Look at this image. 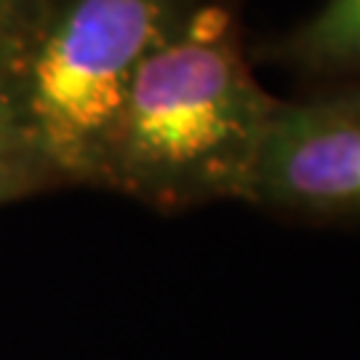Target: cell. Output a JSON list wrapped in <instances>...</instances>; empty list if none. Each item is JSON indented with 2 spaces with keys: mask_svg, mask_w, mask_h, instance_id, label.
<instances>
[{
  "mask_svg": "<svg viewBox=\"0 0 360 360\" xmlns=\"http://www.w3.org/2000/svg\"><path fill=\"white\" fill-rule=\"evenodd\" d=\"M342 91H347L349 96H355V99H360V77H358V80H352L349 86H342Z\"/></svg>",
  "mask_w": 360,
  "mask_h": 360,
  "instance_id": "7",
  "label": "cell"
},
{
  "mask_svg": "<svg viewBox=\"0 0 360 360\" xmlns=\"http://www.w3.org/2000/svg\"><path fill=\"white\" fill-rule=\"evenodd\" d=\"M206 0H46L3 102L59 190H94L131 80Z\"/></svg>",
  "mask_w": 360,
  "mask_h": 360,
  "instance_id": "2",
  "label": "cell"
},
{
  "mask_svg": "<svg viewBox=\"0 0 360 360\" xmlns=\"http://www.w3.org/2000/svg\"><path fill=\"white\" fill-rule=\"evenodd\" d=\"M46 0H0V99L35 35Z\"/></svg>",
  "mask_w": 360,
  "mask_h": 360,
  "instance_id": "6",
  "label": "cell"
},
{
  "mask_svg": "<svg viewBox=\"0 0 360 360\" xmlns=\"http://www.w3.org/2000/svg\"><path fill=\"white\" fill-rule=\"evenodd\" d=\"M281 99L254 75L227 0H206L131 80L94 190L160 214L238 200Z\"/></svg>",
  "mask_w": 360,
  "mask_h": 360,
  "instance_id": "1",
  "label": "cell"
},
{
  "mask_svg": "<svg viewBox=\"0 0 360 360\" xmlns=\"http://www.w3.org/2000/svg\"><path fill=\"white\" fill-rule=\"evenodd\" d=\"M56 190L59 184L51 168L43 163L8 104L0 99V208Z\"/></svg>",
  "mask_w": 360,
  "mask_h": 360,
  "instance_id": "5",
  "label": "cell"
},
{
  "mask_svg": "<svg viewBox=\"0 0 360 360\" xmlns=\"http://www.w3.org/2000/svg\"><path fill=\"white\" fill-rule=\"evenodd\" d=\"M243 203L304 224H360V99L342 89L281 99Z\"/></svg>",
  "mask_w": 360,
  "mask_h": 360,
  "instance_id": "3",
  "label": "cell"
},
{
  "mask_svg": "<svg viewBox=\"0 0 360 360\" xmlns=\"http://www.w3.org/2000/svg\"><path fill=\"white\" fill-rule=\"evenodd\" d=\"M315 77H360V0H323L307 22L270 40L259 56Z\"/></svg>",
  "mask_w": 360,
  "mask_h": 360,
  "instance_id": "4",
  "label": "cell"
}]
</instances>
